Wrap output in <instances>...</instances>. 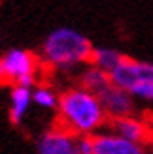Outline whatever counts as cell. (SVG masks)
<instances>
[{
  "mask_svg": "<svg viewBox=\"0 0 153 154\" xmlns=\"http://www.w3.org/2000/svg\"><path fill=\"white\" fill-rule=\"evenodd\" d=\"M57 119L63 130L70 132L76 137L96 135L110 122L100 98L85 88L72 85L66 87L59 96Z\"/></svg>",
  "mask_w": 153,
  "mask_h": 154,
  "instance_id": "1",
  "label": "cell"
},
{
  "mask_svg": "<svg viewBox=\"0 0 153 154\" xmlns=\"http://www.w3.org/2000/svg\"><path fill=\"white\" fill-rule=\"evenodd\" d=\"M93 43L80 30L70 26H59L45 36L40 49L42 64L55 68L60 72L81 70L91 64L93 57Z\"/></svg>",
  "mask_w": 153,
  "mask_h": 154,
  "instance_id": "2",
  "label": "cell"
},
{
  "mask_svg": "<svg viewBox=\"0 0 153 154\" xmlns=\"http://www.w3.org/2000/svg\"><path fill=\"white\" fill-rule=\"evenodd\" d=\"M42 60L36 53L21 47L8 49L0 55V85L8 87H36Z\"/></svg>",
  "mask_w": 153,
  "mask_h": 154,
  "instance_id": "3",
  "label": "cell"
},
{
  "mask_svg": "<svg viewBox=\"0 0 153 154\" xmlns=\"http://www.w3.org/2000/svg\"><path fill=\"white\" fill-rule=\"evenodd\" d=\"M112 85L131 92L136 85L153 83V64L146 60H136L131 57H125L116 70L110 73Z\"/></svg>",
  "mask_w": 153,
  "mask_h": 154,
  "instance_id": "4",
  "label": "cell"
},
{
  "mask_svg": "<svg viewBox=\"0 0 153 154\" xmlns=\"http://www.w3.org/2000/svg\"><path fill=\"white\" fill-rule=\"evenodd\" d=\"M98 98H100V103L110 120L136 115V98L129 90H123L116 85H112L102 94H98Z\"/></svg>",
  "mask_w": 153,
  "mask_h": 154,
  "instance_id": "5",
  "label": "cell"
},
{
  "mask_svg": "<svg viewBox=\"0 0 153 154\" xmlns=\"http://www.w3.org/2000/svg\"><path fill=\"white\" fill-rule=\"evenodd\" d=\"M108 130L113 134H117L119 137H123L127 141L138 143V145H146L153 141V126L148 120H144L140 117H123V119H116L108 122Z\"/></svg>",
  "mask_w": 153,
  "mask_h": 154,
  "instance_id": "6",
  "label": "cell"
},
{
  "mask_svg": "<svg viewBox=\"0 0 153 154\" xmlns=\"http://www.w3.org/2000/svg\"><path fill=\"white\" fill-rule=\"evenodd\" d=\"M36 150L38 154H78L76 135L60 126H55L38 137Z\"/></svg>",
  "mask_w": 153,
  "mask_h": 154,
  "instance_id": "7",
  "label": "cell"
},
{
  "mask_svg": "<svg viewBox=\"0 0 153 154\" xmlns=\"http://www.w3.org/2000/svg\"><path fill=\"white\" fill-rule=\"evenodd\" d=\"M95 139V154H148L146 147L132 141H127L110 130H102L93 135Z\"/></svg>",
  "mask_w": 153,
  "mask_h": 154,
  "instance_id": "8",
  "label": "cell"
},
{
  "mask_svg": "<svg viewBox=\"0 0 153 154\" xmlns=\"http://www.w3.org/2000/svg\"><path fill=\"white\" fill-rule=\"evenodd\" d=\"M78 87L85 88L93 94H102L106 88L112 87V77L108 72H104L102 68H98L95 64L83 66L78 73Z\"/></svg>",
  "mask_w": 153,
  "mask_h": 154,
  "instance_id": "9",
  "label": "cell"
},
{
  "mask_svg": "<svg viewBox=\"0 0 153 154\" xmlns=\"http://www.w3.org/2000/svg\"><path fill=\"white\" fill-rule=\"evenodd\" d=\"M32 105V88L28 87H11L10 88V120L11 124L19 126L23 124L25 117L28 115V109Z\"/></svg>",
  "mask_w": 153,
  "mask_h": 154,
  "instance_id": "10",
  "label": "cell"
},
{
  "mask_svg": "<svg viewBox=\"0 0 153 154\" xmlns=\"http://www.w3.org/2000/svg\"><path fill=\"white\" fill-rule=\"evenodd\" d=\"M125 55L113 47H95L93 57H91V64H95L98 68H102L104 72L112 73L116 68L123 62Z\"/></svg>",
  "mask_w": 153,
  "mask_h": 154,
  "instance_id": "11",
  "label": "cell"
},
{
  "mask_svg": "<svg viewBox=\"0 0 153 154\" xmlns=\"http://www.w3.org/2000/svg\"><path fill=\"white\" fill-rule=\"evenodd\" d=\"M59 96L60 92H57L49 85H36L32 88V103L44 111H57Z\"/></svg>",
  "mask_w": 153,
  "mask_h": 154,
  "instance_id": "12",
  "label": "cell"
},
{
  "mask_svg": "<svg viewBox=\"0 0 153 154\" xmlns=\"http://www.w3.org/2000/svg\"><path fill=\"white\" fill-rule=\"evenodd\" d=\"M131 94H132L136 100H144V102H151V103H153V83L136 85V87L131 90Z\"/></svg>",
  "mask_w": 153,
  "mask_h": 154,
  "instance_id": "13",
  "label": "cell"
},
{
  "mask_svg": "<svg viewBox=\"0 0 153 154\" xmlns=\"http://www.w3.org/2000/svg\"><path fill=\"white\" fill-rule=\"evenodd\" d=\"M76 145H78V154H95V139H93V135L76 137Z\"/></svg>",
  "mask_w": 153,
  "mask_h": 154,
  "instance_id": "14",
  "label": "cell"
}]
</instances>
